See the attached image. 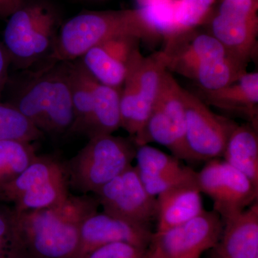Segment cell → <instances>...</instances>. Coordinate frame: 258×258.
I'll list each match as a JSON object with an SVG mask.
<instances>
[{
	"label": "cell",
	"mask_w": 258,
	"mask_h": 258,
	"mask_svg": "<svg viewBox=\"0 0 258 258\" xmlns=\"http://www.w3.org/2000/svg\"><path fill=\"white\" fill-rule=\"evenodd\" d=\"M100 205L93 195H74L56 206L15 212V258H76L83 222Z\"/></svg>",
	"instance_id": "obj_1"
},
{
	"label": "cell",
	"mask_w": 258,
	"mask_h": 258,
	"mask_svg": "<svg viewBox=\"0 0 258 258\" xmlns=\"http://www.w3.org/2000/svg\"><path fill=\"white\" fill-rule=\"evenodd\" d=\"M123 35L157 39L139 10L83 12L62 25L49 57L53 62H72L98 44Z\"/></svg>",
	"instance_id": "obj_2"
},
{
	"label": "cell",
	"mask_w": 258,
	"mask_h": 258,
	"mask_svg": "<svg viewBox=\"0 0 258 258\" xmlns=\"http://www.w3.org/2000/svg\"><path fill=\"white\" fill-rule=\"evenodd\" d=\"M52 62L37 72L11 103L42 133L61 135L71 133L74 123L70 64Z\"/></svg>",
	"instance_id": "obj_3"
},
{
	"label": "cell",
	"mask_w": 258,
	"mask_h": 258,
	"mask_svg": "<svg viewBox=\"0 0 258 258\" xmlns=\"http://www.w3.org/2000/svg\"><path fill=\"white\" fill-rule=\"evenodd\" d=\"M137 146L132 139L113 134L89 139L87 144L66 161L71 190L96 193L103 185L132 166Z\"/></svg>",
	"instance_id": "obj_4"
},
{
	"label": "cell",
	"mask_w": 258,
	"mask_h": 258,
	"mask_svg": "<svg viewBox=\"0 0 258 258\" xmlns=\"http://www.w3.org/2000/svg\"><path fill=\"white\" fill-rule=\"evenodd\" d=\"M66 161L50 155H37L16 178L0 187V202L23 212L52 208L70 195Z\"/></svg>",
	"instance_id": "obj_5"
},
{
	"label": "cell",
	"mask_w": 258,
	"mask_h": 258,
	"mask_svg": "<svg viewBox=\"0 0 258 258\" xmlns=\"http://www.w3.org/2000/svg\"><path fill=\"white\" fill-rule=\"evenodd\" d=\"M166 63L164 51L144 57L139 50L132 58L120 90V127L137 147L140 145L157 99Z\"/></svg>",
	"instance_id": "obj_6"
},
{
	"label": "cell",
	"mask_w": 258,
	"mask_h": 258,
	"mask_svg": "<svg viewBox=\"0 0 258 258\" xmlns=\"http://www.w3.org/2000/svg\"><path fill=\"white\" fill-rule=\"evenodd\" d=\"M57 16L42 3L25 4L8 18L3 41L12 63L27 68L52 52Z\"/></svg>",
	"instance_id": "obj_7"
},
{
	"label": "cell",
	"mask_w": 258,
	"mask_h": 258,
	"mask_svg": "<svg viewBox=\"0 0 258 258\" xmlns=\"http://www.w3.org/2000/svg\"><path fill=\"white\" fill-rule=\"evenodd\" d=\"M152 142L167 148L180 160L192 161L185 142L181 86L167 70L163 73L157 99L139 146Z\"/></svg>",
	"instance_id": "obj_8"
},
{
	"label": "cell",
	"mask_w": 258,
	"mask_h": 258,
	"mask_svg": "<svg viewBox=\"0 0 258 258\" xmlns=\"http://www.w3.org/2000/svg\"><path fill=\"white\" fill-rule=\"evenodd\" d=\"M185 113V142L192 161L221 159L237 123L217 115L195 93L181 87Z\"/></svg>",
	"instance_id": "obj_9"
},
{
	"label": "cell",
	"mask_w": 258,
	"mask_h": 258,
	"mask_svg": "<svg viewBox=\"0 0 258 258\" xmlns=\"http://www.w3.org/2000/svg\"><path fill=\"white\" fill-rule=\"evenodd\" d=\"M223 221L216 212L205 210L182 225L155 232L147 249V258H201L216 247Z\"/></svg>",
	"instance_id": "obj_10"
},
{
	"label": "cell",
	"mask_w": 258,
	"mask_h": 258,
	"mask_svg": "<svg viewBox=\"0 0 258 258\" xmlns=\"http://www.w3.org/2000/svg\"><path fill=\"white\" fill-rule=\"evenodd\" d=\"M197 182L202 194L213 203L214 211L222 220L243 211L258 200V186L225 160L206 161L197 172Z\"/></svg>",
	"instance_id": "obj_11"
},
{
	"label": "cell",
	"mask_w": 258,
	"mask_h": 258,
	"mask_svg": "<svg viewBox=\"0 0 258 258\" xmlns=\"http://www.w3.org/2000/svg\"><path fill=\"white\" fill-rule=\"evenodd\" d=\"M93 195L103 212L111 216L146 225L157 219V198L147 192L135 166H131Z\"/></svg>",
	"instance_id": "obj_12"
},
{
	"label": "cell",
	"mask_w": 258,
	"mask_h": 258,
	"mask_svg": "<svg viewBox=\"0 0 258 258\" xmlns=\"http://www.w3.org/2000/svg\"><path fill=\"white\" fill-rule=\"evenodd\" d=\"M154 232L150 225H141L96 212L83 222L77 257L104 244L125 242L148 249Z\"/></svg>",
	"instance_id": "obj_13"
},
{
	"label": "cell",
	"mask_w": 258,
	"mask_h": 258,
	"mask_svg": "<svg viewBox=\"0 0 258 258\" xmlns=\"http://www.w3.org/2000/svg\"><path fill=\"white\" fill-rule=\"evenodd\" d=\"M140 41L131 35L113 37L90 49L80 62L98 82L121 88Z\"/></svg>",
	"instance_id": "obj_14"
},
{
	"label": "cell",
	"mask_w": 258,
	"mask_h": 258,
	"mask_svg": "<svg viewBox=\"0 0 258 258\" xmlns=\"http://www.w3.org/2000/svg\"><path fill=\"white\" fill-rule=\"evenodd\" d=\"M222 221L212 258H258V202Z\"/></svg>",
	"instance_id": "obj_15"
},
{
	"label": "cell",
	"mask_w": 258,
	"mask_h": 258,
	"mask_svg": "<svg viewBox=\"0 0 258 258\" xmlns=\"http://www.w3.org/2000/svg\"><path fill=\"white\" fill-rule=\"evenodd\" d=\"M210 35L222 44L230 57L247 66L257 48V15L217 14L212 20Z\"/></svg>",
	"instance_id": "obj_16"
},
{
	"label": "cell",
	"mask_w": 258,
	"mask_h": 258,
	"mask_svg": "<svg viewBox=\"0 0 258 258\" xmlns=\"http://www.w3.org/2000/svg\"><path fill=\"white\" fill-rule=\"evenodd\" d=\"M202 195L197 177L159 194L156 232L182 225L203 213L205 210Z\"/></svg>",
	"instance_id": "obj_17"
},
{
	"label": "cell",
	"mask_w": 258,
	"mask_h": 258,
	"mask_svg": "<svg viewBox=\"0 0 258 258\" xmlns=\"http://www.w3.org/2000/svg\"><path fill=\"white\" fill-rule=\"evenodd\" d=\"M200 97L207 105L242 115L258 127V74L246 72L235 82L219 89H201Z\"/></svg>",
	"instance_id": "obj_18"
},
{
	"label": "cell",
	"mask_w": 258,
	"mask_h": 258,
	"mask_svg": "<svg viewBox=\"0 0 258 258\" xmlns=\"http://www.w3.org/2000/svg\"><path fill=\"white\" fill-rule=\"evenodd\" d=\"M258 127L251 123L236 125L231 133L224 160L247 176L258 186Z\"/></svg>",
	"instance_id": "obj_19"
},
{
	"label": "cell",
	"mask_w": 258,
	"mask_h": 258,
	"mask_svg": "<svg viewBox=\"0 0 258 258\" xmlns=\"http://www.w3.org/2000/svg\"><path fill=\"white\" fill-rule=\"evenodd\" d=\"M93 78V77H92ZM93 104L85 135L88 138L113 134L120 128V90L93 78Z\"/></svg>",
	"instance_id": "obj_20"
},
{
	"label": "cell",
	"mask_w": 258,
	"mask_h": 258,
	"mask_svg": "<svg viewBox=\"0 0 258 258\" xmlns=\"http://www.w3.org/2000/svg\"><path fill=\"white\" fill-rule=\"evenodd\" d=\"M246 68L244 64L227 55L197 64L182 76L193 80L202 90L212 91L237 81L247 72Z\"/></svg>",
	"instance_id": "obj_21"
},
{
	"label": "cell",
	"mask_w": 258,
	"mask_h": 258,
	"mask_svg": "<svg viewBox=\"0 0 258 258\" xmlns=\"http://www.w3.org/2000/svg\"><path fill=\"white\" fill-rule=\"evenodd\" d=\"M69 76L75 118L71 133L85 134L92 110L93 78L81 62H70Z\"/></svg>",
	"instance_id": "obj_22"
},
{
	"label": "cell",
	"mask_w": 258,
	"mask_h": 258,
	"mask_svg": "<svg viewBox=\"0 0 258 258\" xmlns=\"http://www.w3.org/2000/svg\"><path fill=\"white\" fill-rule=\"evenodd\" d=\"M43 136L15 105L0 100V141L32 144Z\"/></svg>",
	"instance_id": "obj_23"
},
{
	"label": "cell",
	"mask_w": 258,
	"mask_h": 258,
	"mask_svg": "<svg viewBox=\"0 0 258 258\" xmlns=\"http://www.w3.org/2000/svg\"><path fill=\"white\" fill-rule=\"evenodd\" d=\"M37 155L32 143L0 141V187L21 174Z\"/></svg>",
	"instance_id": "obj_24"
},
{
	"label": "cell",
	"mask_w": 258,
	"mask_h": 258,
	"mask_svg": "<svg viewBox=\"0 0 258 258\" xmlns=\"http://www.w3.org/2000/svg\"><path fill=\"white\" fill-rule=\"evenodd\" d=\"M135 167L142 181L160 177L181 169V160L149 144L137 147Z\"/></svg>",
	"instance_id": "obj_25"
},
{
	"label": "cell",
	"mask_w": 258,
	"mask_h": 258,
	"mask_svg": "<svg viewBox=\"0 0 258 258\" xmlns=\"http://www.w3.org/2000/svg\"><path fill=\"white\" fill-rule=\"evenodd\" d=\"M215 0H176L174 8V35L166 48L171 46L178 40L200 23L210 13Z\"/></svg>",
	"instance_id": "obj_26"
},
{
	"label": "cell",
	"mask_w": 258,
	"mask_h": 258,
	"mask_svg": "<svg viewBox=\"0 0 258 258\" xmlns=\"http://www.w3.org/2000/svg\"><path fill=\"white\" fill-rule=\"evenodd\" d=\"M176 0H148L139 8L144 21L156 37L168 44L174 35Z\"/></svg>",
	"instance_id": "obj_27"
},
{
	"label": "cell",
	"mask_w": 258,
	"mask_h": 258,
	"mask_svg": "<svg viewBox=\"0 0 258 258\" xmlns=\"http://www.w3.org/2000/svg\"><path fill=\"white\" fill-rule=\"evenodd\" d=\"M13 207L0 202V258H15Z\"/></svg>",
	"instance_id": "obj_28"
},
{
	"label": "cell",
	"mask_w": 258,
	"mask_h": 258,
	"mask_svg": "<svg viewBox=\"0 0 258 258\" xmlns=\"http://www.w3.org/2000/svg\"><path fill=\"white\" fill-rule=\"evenodd\" d=\"M147 249L125 242H113L97 247L81 258H147Z\"/></svg>",
	"instance_id": "obj_29"
},
{
	"label": "cell",
	"mask_w": 258,
	"mask_h": 258,
	"mask_svg": "<svg viewBox=\"0 0 258 258\" xmlns=\"http://www.w3.org/2000/svg\"><path fill=\"white\" fill-rule=\"evenodd\" d=\"M11 63V59L3 42L0 41V100H1L2 93L8 81V71Z\"/></svg>",
	"instance_id": "obj_30"
},
{
	"label": "cell",
	"mask_w": 258,
	"mask_h": 258,
	"mask_svg": "<svg viewBox=\"0 0 258 258\" xmlns=\"http://www.w3.org/2000/svg\"><path fill=\"white\" fill-rule=\"evenodd\" d=\"M25 3L24 0H0V20L9 18Z\"/></svg>",
	"instance_id": "obj_31"
},
{
	"label": "cell",
	"mask_w": 258,
	"mask_h": 258,
	"mask_svg": "<svg viewBox=\"0 0 258 258\" xmlns=\"http://www.w3.org/2000/svg\"><path fill=\"white\" fill-rule=\"evenodd\" d=\"M148 1V0H139V3L140 5L143 4V3H145V2Z\"/></svg>",
	"instance_id": "obj_32"
},
{
	"label": "cell",
	"mask_w": 258,
	"mask_h": 258,
	"mask_svg": "<svg viewBox=\"0 0 258 258\" xmlns=\"http://www.w3.org/2000/svg\"><path fill=\"white\" fill-rule=\"evenodd\" d=\"M87 1H96V0H87ZM97 1H99V0H97Z\"/></svg>",
	"instance_id": "obj_33"
}]
</instances>
